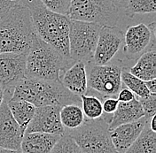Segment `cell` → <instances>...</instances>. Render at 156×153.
<instances>
[{"label":"cell","instance_id":"1","mask_svg":"<svg viewBox=\"0 0 156 153\" xmlns=\"http://www.w3.org/2000/svg\"><path fill=\"white\" fill-rule=\"evenodd\" d=\"M29 10L36 36L57 50L64 57L69 55L68 36L70 19L45 8L40 0H20Z\"/></svg>","mask_w":156,"mask_h":153},{"label":"cell","instance_id":"2","mask_svg":"<svg viewBox=\"0 0 156 153\" xmlns=\"http://www.w3.org/2000/svg\"><path fill=\"white\" fill-rule=\"evenodd\" d=\"M35 37L30 12L19 0L0 19V54H28Z\"/></svg>","mask_w":156,"mask_h":153},{"label":"cell","instance_id":"3","mask_svg":"<svg viewBox=\"0 0 156 153\" xmlns=\"http://www.w3.org/2000/svg\"><path fill=\"white\" fill-rule=\"evenodd\" d=\"M11 100H23L35 107L46 105H81L80 96H76L58 81H43L25 77L14 87Z\"/></svg>","mask_w":156,"mask_h":153},{"label":"cell","instance_id":"4","mask_svg":"<svg viewBox=\"0 0 156 153\" xmlns=\"http://www.w3.org/2000/svg\"><path fill=\"white\" fill-rule=\"evenodd\" d=\"M75 62L35 37L26 59V77L60 82L62 73Z\"/></svg>","mask_w":156,"mask_h":153},{"label":"cell","instance_id":"5","mask_svg":"<svg viewBox=\"0 0 156 153\" xmlns=\"http://www.w3.org/2000/svg\"><path fill=\"white\" fill-rule=\"evenodd\" d=\"M111 117L103 114L98 120H85L80 127L65 130V134L75 140L83 153H116L108 128Z\"/></svg>","mask_w":156,"mask_h":153},{"label":"cell","instance_id":"6","mask_svg":"<svg viewBox=\"0 0 156 153\" xmlns=\"http://www.w3.org/2000/svg\"><path fill=\"white\" fill-rule=\"evenodd\" d=\"M120 10L113 0H72L67 16L100 26H115Z\"/></svg>","mask_w":156,"mask_h":153},{"label":"cell","instance_id":"7","mask_svg":"<svg viewBox=\"0 0 156 153\" xmlns=\"http://www.w3.org/2000/svg\"><path fill=\"white\" fill-rule=\"evenodd\" d=\"M101 27L96 23L70 19L69 55L74 62H91Z\"/></svg>","mask_w":156,"mask_h":153},{"label":"cell","instance_id":"8","mask_svg":"<svg viewBox=\"0 0 156 153\" xmlns=\"http://www.w3.org/2000/svg\"><path fill=\"white\" fill-rule=\"evenodd\" d=\"M88 89L96 92L103 100L107 97H115L122 89L121 75L122 67L116 63L97 66L90 62L85 64Z\"/></svg>","mask_w":156,"mask_h":153},{"label":"cell","instance_id":"9","mask_svg":"<svg viewBox=\"0 0 156 153\" xmlns=\"http://www.w3.org/2000/svg\"><path fill=\"white\" fill-rule=\"evenodd\" d=\"M123 53L128 60H135L143 53L155 50V23L130 26L124 33Z\"/></svg>","mask_w":156,"mask_h":153},{"label":"cell","instance_id":"10","mask_svg":"<svg viewBox=\"0 0 156 153\" xmlns=\"http://www.w3.org/2000/svg\"><path fill=\"white\" fill-rule=\"evenodd\" d=\"M124 32L116 26H102L91 63L105 66L112 62L123 44Z\"/></svg>","mask_w":156,"mask_h":153},{"label":"cell","instance_id":"11","mask_svg":"<svg viewBox=\"0 0 156 153\" xmlns=\"http://www.w3.org/2000/svg\"><path fill=\"white\" fill-rule=\"evenodd\" d=\"M25 53L0 54V86L7 96H12L16 84L26 77Z\"/></svg>","mask_w":156,"mask_h":153},{"label":"cell","instance_id":"12","mask_svg":"<svg viewBox=\"0 0 156 153\" xmlns=\"http://www.w3.org/2000/svg\"><path fill=\"white\" fill-rule=\"evenodd\" d=\"M59 105H46L36 108L35 114L28 125L25 133H47L64 135L65 128L59 118Z\"/></svg>","mask_w":156,"mask_h":153},{"label":"cell","instance_id":"13","mask_svg":"<svg viewBox=\"0 0 156 153\" xmlns=\"http://www.w3.org/2000/svg\"><path fill=\"white\" fill-rule=\"evenodd\" d=\"M24 131L14 120L7 105V99L0 106V147L20 151Z\"/></svg>","mask_w":156,"mask_h":153},{"label":"cell","instance_id":"14","mask_svg":"<svg viewBox=\"0 0 156 153\" xmlns=\"http://www.w3.org/2000/svg\"><path fill=\"white\" fill-rule=\"evenodd\" d=\"M149 120L143 117L135 122L123 124L110 131V137L117 153H125L136 141Z\"/></svg>","mask_w":156,"mask_h":153},{"label":"cell","instance_id":"15","mask_svg":"<svg viewBox=\"0 0 156 153\" xmlns=\"http://www.w3.org/2000/svg\"><path fill=\"white\" fill-rule=\"evenodd\" d=\"M60 82L68 91L78 96L87 93V74L86 67L83 62H75L67 70H65L61 76Z\"/></svg>","mask_w":156,"mask_h":153},{"label":"cell","instance_id":"16","mask_svg":"<svg viewBox=\"0 0 156 153\" xmlns=\"http://www.w3.org/2000/svg\"><path fill=\"white\" fill-rule=\"evenodd\" d=\"M61 136L47 133H24L21 144V153H51Z\"/></svg>","mask_w":156,"mask_h":153},{"label":"cell","instance_id":"17","mask_svg":"<svg viewBox=\"0 0 156 153\" xmlns=\"http://www.w3.org/2000/svg\"><path fill=\"white\" fill-rule=\"evenodd\" d=\"M143 117L144 112L136 96L133 100L127 103L119 102L116 111L112 115L108 125L109 131L121 125L135 122Z\"/></svg>","mask_w":156,"mask_h":153},{"label":"cell","instance_id":"18","mask_svg":"<svg viewBox=\"0 0 156 153\" xmlns=\"http://www.w3.org/2000/svg\"><path fill=\"white\" fill-rule=\"evenodd\" d=\"M136 61V64L129 69V72L132 75L144 82L156 79L155 50H147Z\"/></svg>","mask_w":156,"mask_h":153},{"label":"cell","instance_id":"19","mask_svg":"<svg viewBox=\"0 0 156 153\" xmlns=\"http://www.w3.org/2000/svg\"><path fill=\"white\" fill-rule=\"evenodd\" d=\"M7 105L14 120L25 133L28 125L30 123L33 116L35 114L37 107H35L29 102L23 100H11V99L7 100Z\"/></svg>","mask_w":156,"mask_h":153},{"label":"cell","instance_id":"20","mask_svg":"<svg viewBox=\"0 0 156 153\" xmlns=\"http://www.w3.org/2000/svg\"><path fill=\"white\" fill-rule=\"evenodd\" d=\"M59 118L65 130H75L85 121V117L81 105L71 104L63 105L59 111Z\"/></svg>","mask_w":156,"mask_h":153},{"label":"cell","instance_id":"21","mask_svg":"<svg viewBox=\"0 0 156 153\" xmlns=\"http://www.w3.org/2000/svg\"><path fill=\"white\" fill-rule=\"evenodd\" d=\"M125 153H156V132L150 128L149 122Z\"/></svg>","mask_w":156,"mask_h":153},{"label":"cell","instance_id":"22","mask_svg":"<svg viewBox=\"0 0 156 153\" xmlns=\"http://www.w3.org/2000/svg\"><path fill=\"white\" fill-rule=\"evenodd\" d=\"M81 107L86 120H94L103 116L102 100L96 95L85 94L80 96Z\"/></svg>","mask_w":156,"mask_h":153},{"label":"cell","instance_id":"23","mask_svg":"<svg viewBox=\"0 0 156 153\" xmlns=\"http://www.w3.org/2000/svg\"><path fill=\"white\" fill-rule=\"evenodd\" d=\"M121 80L122 85L128 88L136 97L142 98L150 96L151 93L148 90L147 87L146 85V82L136 76L132 75L127 67H122V75H121Z\"/></svg>","mask_w":156,"mask_h":153},{"label":"cell","instance_id":"24","mask_svg":"<svg viewBox=\"0 0 156 153\" xmlns=\"http://www.w3.org/2000/svg\"><path fill=\"white\" fill-rule=\"evenodd\" d=\"M156 11L155 0H127L125 14L132 18L136 14L154 13Z\"/></svg>","mask_w":156,"mask_h":153},{"label":"cell","instance_id":"25","mask_svg":"<svg viewBox=\"0 0 156 153\" xmlns=\"http://www.w3.org/2000/svg\"><path fill=\"white\" fill-rule=\"evenodd\" d=\"M51 153H83L75 140L68 134L62 135Z\"/></svg>","mask_w":156,"mask_h":153},{"label":"cell","instance_id":"26","mask_svg":"<svg viewBox=\"0 0 156 153\" xmlns=\"http://www.w3.org/2000/svg\"><path fill=\"white\" fill-rule=\"evenodd\" d=\"M43 5L50 11L58 14H68L72 0H40Z\"/></svg>","mask_w":156,"mask_h":153},{"label":"cell","instance_id":"27","mask_svg":"<svg viewBox=\"0 0 156 153\" xmlns=\"http://www.w3.org/2000/svg\"><path fill=\"white\" fill-rule=\"evenodd\" d=\"M138 101L144 112V117L150 120V119L156 114V94H151L146 97L138 98Z\"/></svg>","mask_w":156,"mask_h":153},{"label":"cell","instance_id":"28","mask_svg":"<svg viewBox=\"0 0 156 153\" xmlns=\"http://www.w3.org/2000/svg\"><path fill=\"white\" fill-rule=\"evenodd\" d=\"M119 105V101L116 97H107L102 100V108H103V114L112 115L116 111Z\"/></svg>","mask_w":156,"mask_h":153},{"label":"cell","instance_id":"29","mask_svg":"<svg viewBox=\"0 0 156 153\" xmlns=\"http://www.w3.org/2000/svg\"><path fill=\"white\" fill-rule=\"evenodd\" d=\"M117 99L119 102L121 103H127V102H129L131 100H133L136 96L128 89L124 85L122 86V89H120V91L118 92L117 94Z\"/></svg>","mask_w":156,"mask_h":153},{"label":"cell","instance_id":"30","mask_svg":"<svg viewBox=\"0 0 156 153\" xmlns=\"http://www.w3.org/2000/svg\"><path fill=\"white\" fill-rule=\"evenodd\" d=\"M17 2H10L8 0H0V19L4 18L10 10L12 9Z\"/></svg>","mask_w":156,"mask_h":153},{"label":"cell","instance_id":"31","mask_svg":"<svg viewBox=\"0 0 156 153\" xmlns=\"http://www.w3.org/2000/svg\"><path fill=\"white\" fill-rule=\"evenodd\" d=\"M146 85L151 94H156V79L145 82Z\"/></svg>","mask_w":156,"mask_h":153},{"label":"cell","instance_id":"32","mask_svg":"<svg viewBox=\"0 0 156 153\" xmlns=\"http://www.w3.org/2000/svg\"><path fill=\"white\" fill-rule=\"evenodd\" d=\"M114 3L120 9H125L127 4V0H113Z\"/></svg>","mask_w":156,"mask_h":153},{"label":"cell","instance_id":"33","mask_svg":"<svg viewBox=\"0 0 156 153\" xmlns=\"http://www.w3.org/2000/svg\"><path fill=\"white\" fill-rule=\"evenodd\" d=\"M155 120H156V115L152 117L149 120V127L150 128L154 131V132H156V127H155Z\"/></svg>","mask_w":156,"mask_h":153},{"label":"cell","instance_id":"34","mask_svg":"<svg viewBox=\"0 0 156 153\" xmlns=\"http://www.w3.org/2000/svg\"><path fill=\"white\" fill-rule=\"evenodd\" d=\"M0 153H21L20 151H14V150H9L0 147Z\"/></svg>","mask_w":156,"mask_h":153},{"label":"cell","instance_id":"35","mask_svg":"<svg viewBox=\"0 0 156 153\" xmlns=\"http://www.w3.org/2000/svg\"><path fill=\"white\" fill-rule=\"evenodd\" d=\"M4 101H5V90L0 86V106L2 105Z\"/></svg>","mask_w":156,"mask_h":153},{"label":"cell","instance_id":"36","mask_svg":"<svg viewBox=\"0 0 156 153\" xmlns=\"http://www.w3.org/2000/svg\"><path fill=\"white\" fill-rule=\"evenodd\" d=\"M10 2H17V1H19V0H8Z\"/></svg>","mask_w":156,"mask_h":153},{"label":"cell","instance_id":"37","mask_svg":"<svg viewBox=\"0 0 156 153\" xmlns=\"http://www.w3.org/2000/svg\"><path fill=\"white\" fill-rule=\"evenodd\" d=\"M116 153H117V152H116Z\"/></svg>","mask_w":156,"mask_h":153}]
</instances>
